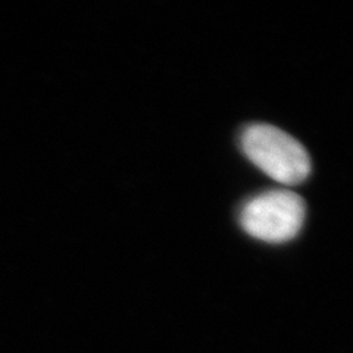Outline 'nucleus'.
I'll return each instance as SVG.
<instances>
[{"label": "nucleus", "mask_w": 353, "mask_h": 353, "mask_svg": "<svg viewBox=\"0 0 353 353\" xmlns=\"http://www.w3.org/2000/svg\"><path fill=\"white\" fill-rule=\"evenodd\" d=\"M240 146L246 158L284 185H296L311 174V159L299 141L268 124H252L243 130Z\"/></svg>", "instance_id": "1"}, {"label": "nucleus", "mask_w": 353, "mask_h": 353, "mask_svg": "<svg viewBox=\"0 0 353 353\" xmlns=\"http://www.w3.org/2000/svg\"><path fill=\"white\" fill-rule=\"evenodd\" d=\"M305 216L303 199L292 190L277 189L249 199L240 211V224L258 240L284 243L299 234Z\"/></svg>", "instance_id": "2"}]
</instances>
